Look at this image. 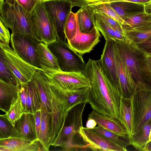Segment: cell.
<instances>
[{
  "mask_svg": "<svg viewBox=\"0 0 151 151\" xmlns=\"http://www.w3.org/2000/svg\"><path fill=\"white\" fill-rule=\"evenodd\" d=\"M83 73L91 85L89 103L91 108L101 114L118 119L121 95L100 59H89Z\"/></svg>",
  "mask_w": 151,
  "mask_h": 151,
  "instance_id": "obj_1",
  "label": "cell"
},
{
  "mask_svg": "<svg viewBox=\"0 0 151 151\" xmlns=\"http://www.w3.org/2000/svg\"><path fill=\"white\" fill-rule=\"evenodd\" d=\"M114 42L116 51L136 84L151 85V72L147 52L126 38Z\"/></svg>",
  "mask_w": 151,
  "mask_h": 151,
  "instance_id": "obj_2",
  "label": "cell"
},
{
  "mask_svg": "<svg viewBox=\"0 0 151 151\" xmlns=\"http://www.w3.org/2000/svg\"><path fill=\"white\" fill-rule=\"evenodd\" d=\"M0 20L12 33L27 35L37 40L31 13L18 4L4 1L0 7Z\"/></svg>",
  "mask_w": 151,
  "mask_h": 151,
  "instance_id": "obj_3",
  "label": "cell"
},
{
  "mask_svg": "<svg viewBox=\"0 0 151 151\" xmlns=\"http://www.w3.org/2000/svg\"><path fill=\"white\" fill-rule=\"evenodd\" d=\"M51 104L52 114L50 137V145L53 143L63 127L68 111L60 96L51 85L45 73L36 70Z\"/></svg>",
  "mask_w": 151,
  "mask_h": 151,
  "instance_id": "obj_4",
  "label": "cell"
},
{
  "mask_svg": "<svg viewBox=\"0 0 151 151\" xmlns=\"http://www.w3.org/2000/svg\"><path fill=\"white\" fill-rule=\"evenodd\" d=\"M132 96V134L137 132L151 119V85L137 84Z\"/></svg>",
  "mask_w": 151,
  "mask_h": 151,
  "instance_id": "obj_5",
  "label": "cell"
},
{
  "mask_svg": "<svg viewBox=\"0 0 151 151\" xmlns=\"http://www.w3.org/2000/svg\"><path fill=\"white\" fill-rule=\"evenodd\" d=\"M87 103H81L68 111L64 126L51 145L61 147L64 150H72L75 148L73 139L80 128L83 126L82 115Z\"/></svg>",
  "mask_w": 151,
  "mask_h": 151,
  "instance_id": "obj_6",
  "label": "cell"
},
{
  "mask_svg": "<svg viewBox=\"0 0 151 151\" xmlns=\"http://www.w3.org/2000/svg\"><path fill=\"white\" fill-rule=\"evenodd\" d=\"M47 45L56 58L61 71L83 72L86 63L82 56L70 47L68 43L57 40Z\"/></svg>",
  "mask_w": 151,
  "mask_h": 151,
  "instance_id": "obj_7",
  "label": "cell"
},
{
  "mask_svg": "<svg viewBox=\"0 0 151 151\" xmlns=\"http://www.w3.org/2000/svg\"><path fill=\"white\" fill-rule=\"evenodd\" d=\"M0 52L5 63L17 78L20 85L29 83L32 80L36 71L40 70L24 60L9 45L0 42Z\"/></svg>",
  "mask_w": 151,
  "mask_h": 151,
  "instance_id": "obj_8",
  "label": "cell"
},
{
  "mask_svg": "<svg viewBox=\"0 0 151 151\" xmlns=\"http://www.w3.org/2000/svg\"><path fill=\"white\" fill-rule=\"evenodd\" d=\"M42 2L53 24L58 40L66 42L65 29L67 18L72 11L71 3L65 0H42Z\"/></svg>",
  "mask_w": 151,
  "mask_h": 151,
  "instance_id": "obj_9",
  "label": "cell"
},
{
  "mask_svg": "<svg viewBox=\"0 0 151 151\" xmlns=\"http://www.w3.org/2000/svg\"><path fill=\"white\" fill-rule=\"evenodd\" d=\"M37 40L46 45L58 40L53 24L42 1L31 13Z\"/></svg>",
  "mask_w": 151,
  "mask_h": 151,
  "instance_id": "obj_10",
  "label": "cell"
},
{
  "mask_svg": "<svg viewBox=\"0 0 151 151\" xmlns=\"http://www.w3.org/2000/svg\"><path fill=\"white\" fill-rule=\"evenodd\" d=\"M47 76L50 84L67 91L89 87V81L83 72H65L40 69Z\"/></svg>",
  "mask_w": 151,
  "mask_h": 151,
  "instance_id": "obj_11",
  "label": "cell"
},
{
  "mask_svg": "<svg viewBox=\"0 0 151 151\" xmlns=\"http://www.w3.org/2000/svg\"><path fill=\"white\" fill-rule=\"evenodd\" d=\"M11 35L13 50L26 61L38 68L36 50L39 42L27 35L12 32Z\"/></svg>",
  "mask_w": 151,
  "mask_h": 151,
  "instance_id": "obj_12",
  "label": "cell"
},
{
  "mask_svg": "<svg viewBox=\"0 0 151 151\" xmlns=\"http://www.w3.org/2000/svg\"><path fill=\"white\" fill-rule=\"evenodd\" d=\"M78 133L87 148L93 151H127L104 136L87 127H81Z\"/></svg>",
  "mask_w": 151,
  "mask_h": 151,
  "instance_id": "obj_13",
  "label": "cell"
},
{
  "mask_svg": "<svg viewBox=\"0 0 151 151\" xmlns=\"http://www.w3.org/2000/svg\"><path fill=\"white\" fill-rule=\"evenodd\" d=\"M101 36L99 31L94 27L88 32H81L78 22L75 36L72 39L67 42L70 47L82 56L85 53L90 52L93 50L100 42Z\"/></svg>",
  "mask_w": 151,
  "mask_h": 151,
  "instance_id": "obj_14",
  "label": "cell"
},
{
  "mask_svg": "<svg viewBox=\"0 0 151 151\" xmlns=\"http://www.w3.org/2000/svg\"><path fill=\"white\" fill-rule=\"evenodd\" d=\"M115 57L119 89L121 96L126 98L130 97L136 91L137 86L136 83L116 50Z\"/></svg>",
  "mask_w": 151,
  "mask_h": 151,
  "instance_id": "obj_15",
  "label": "cell"
},
{
  "mask_svg": "<svg viewBox=\"0 0 151 151\" xmlns=\"http://www.w3.org/2000/svg\"><path fill=\"white\" fill-rule=\"evenodd\" d=\"M0 151H45L38 139L27 140L20 137L0 139Z\"/></svg>",
  "mask_w": 151,
  "mask_h": 151,
  "instance_id": "obj_16",
  "label": "cell"
},
{
  "mask_svg": "<svg viewBox=\"0 0 151 151\" xmlns=\"http://www.w3.org/2000/svg\"><path fill=\"white\" fill-rule=\"evenodd\" d=\"M105 40V44L100 59L109 78L118 88L114 40L111 39Z\"/></svg>",
  "mask_w": 151,
  "mask_h": 151,
  "instance_id": "obj_17",
  "label": "cell"
},
{
  "mask_svg": "<svg viewBox=\"0 0 151 151\" xmlns=\"http://www.w3.org/2000/svg\"><path fill=\"white\" fill-rule=\"evenodd\" d=\"M51 85L60 96L68 111L72 107L81 103H89L91 86L67 91Z\"/></svg>",
  "mask_w": 151,
  "mask_h": 151,
  "instance_id": "obj_18",
  "label": "cell"
},
{
  "mask_svg": "<svg viewBox=\"0 0 151 151\" xmlns=\"http://www.w3.org/2000/svg\"><path fill=\"white\" fill-rule=\"evenodd\" d=\"M14 127L19 137L31 140L38 139L34 114L24 113L16 122Z\"/></svg>",
  "mask_w": 151,
  "mask_h": 151,
  "instance_id": "obj_19",
  "label": "cell"
},
{
  "mask_svg": "<svg viewBox=\"0 0 151 151\" xmlns=\"http://www.w3.org/2000/svg\"><path fill=\"white\" fill-rule=\"evenodd\" d=\"M36 52L38 68L40 69L61 70L56 58L47 45L39 42Z\"/></svg>",
  "mask_w": 151,
  "mask_h": 151,
  "instance_id": "obj_20",
  "label": "cell"
},
{
  "mask_svg": "<svg viewBox=\"0 0 151 151\" xmlns=\"http://www.w3.org/2000/svg\"><path fill=\"white\" fill-rule=\"evenodd\" d=\"M93 119L99 126L121 136L128 135L119 121L112 117L101 114L93 110L88 115V119Z\"/></svg>",
  "mask_w": 151,
  "mask_h": 151,
  "instance_id": "obj_21",
  "label": "cell"
},
{
  "mask_svg": "<svg viewBox=\"0 0 151 151\" xmlns=\"http://www.w3.org/2000/svg\"><path fill=\"white\" fill-rule=\"evenodd\" d=\"M132 96L126 98L121 96L118 119L124 128L127 134L130 136L132 134Z\"/></svg>",
  "mask_w": 151,
  "mask_h": 151,
  "instance_id": "obj_22",
  "label": "cell"
},
{
  "mask_svg": "<svg viewBox=\"0 0 151 151\" xmlns=\"http://www.w3.org/2000/svg\"><path fill=\"white\" fill-rule=\"evenodd\" d=\"M122 30L125 38L146 51L151 46V25L139 30Z\"/></svg>",
  "mask_w": 151,
  "mask_h": 151,
  "instance_id": "obj_23",
  "label": "cell"
},
{
  "mask_svg": "<svg viewBox=\"0 0 151 151\" xmlns=\"http://www.w3.org/2000/svg\"><path fill=\"white\" fill-rule=\"evenodd\" d=\"M151 25V13L146 11L127 17L121 25L122 29L139 30Z\"/></svg>",
  "mask_w": 151,
  "mask_h": 151,
  "instance_id": "obj_24",
  "label": "cell"
},
{
  "mask_svg": "<svg viewBox=\"0 0 151 151\" xmlns=\"http://www.w3.org/2000/svg\"><path fill=\"white\" fill-rule=\"evenodd\" d=\"M18 86L0 79V109L6 113L14 98H17Z\"/></svg>",
  "mask_w": 151,
  "mask_h": 151,
  "instance_id": "obj_25",
  "label": "cell"
},
{
  "mask_svg": "<svg viewBox=\"0 0 151 151\" xmlns=\"http://www.w3.org/2000/svg\"><path fill=\"white\" fill-rule=\"evenodd\" d=\"M111 6L123 20L127 16L146 11L145 4L127 1L110 2Z\"/></svg>",
  "mask_w": 151,
  "mask_h": 151,
  "instance_id": "obj_26",
  "label": "cell"
},
{
  "mask_svg": "<svg viewBox=\"0 0 151 151\" xmlns=\"http://www.w3.org/2000/svg\"><path fill=\"white\" fill-rule=\"evenodd\" d=\"M24 85L27 95V113L34 114L42 107L38 90L33 78L31 81Z\"/></svg>",
  "mask_w": 151,
  "mask_h": 151,
  "instance_id": "obj_27",
  "label": "cell"
},
{
  "mask_svg": "<svg viewBox=\"0 0 151 151\" xmlns=\"http://www.w3.org/2000/svg\"><path fill=\"white\" fill-rule=\"evenodd\" d=\"M41 119L38 139L45 151L49 150L50 146V137L51 123V116L46 110L42 109Z\"/></svg>",
  "mask_w": 151,
  "mask_h": 151,
  "instance_id": "obj_28",
  "label": "cell"
},
{
  "mask_svg": "<svg viewBox=\"0 0 151 151\" xmlns=\"http://www.w3.org/2000/svg\"><path fill=\"white\" fill-rule=\"evenodd\" d=\"M151 129V119L137 132L130 136H129L130 145L138 150L144 151L149 139Z\"/></svg>",
  "mask_w": 151,
  "mask_h": 151,
  "instance_id": "obj_29",
  "label": "cell"
},
{
  "mask_svg": "<svg viewBox=\"0 0 151 151\" xmlns=\"http://www.w3.org/2000/svg\"><path fill=\"white\" fill-rule=\"evenodd\" d=\"M93 13L92 9L87 4L81 7L76 13L81 32H88L94 27L92 18Z\"/></svg>",
  "mask_w": 151,
  "mask_h": 151,
  "instance_id": "obj_30",
  "label": "cell"
},
{
  "mask_svg": "<svg viewBox=\"0 0 151 151\" xmlns=\"http://www.w3.org/2000/svg\"><path fill=\"white\" fill-rule=\"evenodd\" d=\"M90 129L104 136L127 150V147L131 145L128 135H120L99 126Z\"/></svg>",
  "mask_w": 151,
  "mask_h": 151,
  "instance_id": "obj_31",
  "label": "cell"
},
{
  "mask_svg": "<svg viewBox=\"0 0 151 151\" xmlns=\"http://www.w3.org/2000/svg\"><path fill=\"white\" fill-rule=\"evenodd\" d=\"M92 18L94 26L101 32L105 40L111 39L115 41L117 40L110 25L93 11Z\"/></svg>",
  "mask_w": 151,
  "mask_h": 151,
  "instance_id": "obj_32",
  "label": "cell"
},
{
  "mask_svg": "<svg viewBox=\"0 0 151 151\" xmlns=\"http://www.w3.org/2000/svg\"><path fill=\"white\" fill-rule=\"evenodd\" d=\"M87 4L91 8L94 12H100L105 14L119 22L121 26L123 23V20L116 13L109 3H88Z\"/></svg>",
  "mask_w": 151,
  "mask_h": 151,
  "instance_id": "obj_33",
  "label": "cell"
},
{
  "mask_svg": "<svg viewBox=\"0 0 151 151\" xmlns=\"http://www.w3.org/2000/svg\"><path fill=\"white\" fill-rule=\"evenodd\" d=\"M0 79L6 82L17 86L20 85L17 78L5 63L2 55L0 52Z\"/></svg>",
  "mask_w": 151,
  "mask_h": 151,
  "instance_id": "obj_34",
  "label": "cell"
},
{
  "mask_svg": "<svg viewBox=\"0 0 151 151\" xmlns=\"http://www.w3.org/2000/svg\"><path fill=\"white\" fill-rule=\"evenodd\" d=\"M23 113L17 98H14L9 109L5 114L3 115L14 126L16 122L21 118Z\"/></svg>",
  "mask_w": 151,
  "mask_h": 151,
  "instance_id": "obj_35",
  "label": "cell"
},
{
  "mask_svg": "<svg viewBox=\"0 0 151 151\" xmlns=\"http://www.w3.org/2000/svg\"><path fill=\"white\" fill-rule=\"evenodd\" d=\"M19 137L15 127L3 115H0V139Z\"/></svg>",
  "mask_w": 151,
  "mask_h": 151,
  "instance_id": "obj_36",
  "label": "cell"
},
{
  "mask_svg": "<svg viewBox=\"0 0 151 151\" xmlns=\"http://www.w3.org/2000/svg\"><path fill=\"white\" fill-rule=\"evenodd\" d=\"M78 22L77 14L71 11L66 22L65 33L67 41L71 40L75 36L77 29Z\"/></svg>",
  "mask_w": 151,
  "mask_h": 151,
  "instance_id": "obj_37",
  "label": "cell"
},
{
  "mask_svg": "<svg viewBox=\"0 0 151 151\" xmlns=\"http://www.w3.org/2000/svg\"><path fill=\"white\" fill-rule=\"evenodd\" d=\"M42 0H5V2L12 4L16 3L27 11L32 13L36 6Z\"/></svg>",
  "mask_w": 151,
  "mask_h": 151,
  "instance_id": "obj_38",
  "label": "cell"
},
{
  "mask_svg": "<svg viewBox=\"0 0 151 151\" xmlns=\"http://www.w3.org/2000/svg\"><path fill=\"white\" fill-rule=\"evenodd\" d=\"M17 99L24 113H27V95L24 84L18 86Z\"/></svg>",
  "mask_w": 151,
  "mask_h": 151,
  "instance_id": "obj_39",
  "label": "cell"
},
{
  "mask_svg": "<svg viewBox=\"0 0 151 151\" xmlns=\"http://www.w3.org/2000/svg\"><path fill=\"white\" fill-rule=\"evenodd\" d=\"M11 39V35H10L8 28L0 20V42L9 45Z\"/></svg>",
  "mask_w": 151,
  "mask_h": 151,
  "instance_id": "obj_40",
  "label": "cell"
},
{
  "mask_svg": "<svg viewBox=\"0 0 151 151\" xmlns=\"http://www.w3.org/2000/svg\"><path fill=\"white\" fill-rule=\"evenodd\" d=\"M95 13H96L99 16L106 20L111 26L115 27L123 31L121 26L119 23L112 17L103 13L100 12Z\"/></svg>",
  "mask_w": 151,
  "mask_h": 151,
  "instance_id": "obj_41",
  "label": "cell"
},
{
  "mask_svg": "<svg viewBox=\"0 0 151 151\" xmlns=\"http://www.w3.org/2000/svg\"><path fill=\"white\" fill-rule=\"evenodd\" d=\"M151 1V0H96L88 3H110V2L117 1H127L146 4L149 3Z\"/></svg>",
  "mask_w": 151,
  "mask_h": 151,
  "instance_id": "obj_42",
  "label": "cell"
},
{
  "mask_svg": "<svg viewBox=\"0 0 151 151\" xmlns=\"http://www.w3.org/2000/svg\"><path fill=\"white\" fill-rule=\"evenodd\" d=\"M41 109L38 110L37 111H36L35 114H34L37 134L38 139L40 127L41 122Z\"/></svg>",
  "mask_w": 151,
  "mask_h": 151,
  "instance_id": "obj_43",
  "label": "cell"
},
{
  "mask_svg": "<svg viewBox=\"0 0 151 151\" xmlns=\"http://www.w3.org/2000/svg\"><path fill=\"white\" fill-rule=\"evenodd\" d=\"M71 3L73 8L74 6L81 7L88 3L96 0H65Z\"/></svg>",
  "mask_w": 151,
  "mask_h": 151,
  "instance_id": "obj_44",
  "label": "cell"
},
{
  "mask_svg": "<svg viewBox=\"0 0 151 151\" xmlns=\"http://www.w3.org/2000/svg\"><path fill=\"white\" fill-rule=\"evenodd\" d=\"M97 123L93 119H88L86 122V127L89 129H92L95 128Z\"/></svg>",
  "mask_w": 151,
  "mask_h": 151,
  "instance_id": "obj_45",
  "label": "cell"
},
{
  "mask_svg": "<svg viewBox=\"0 0 151 151\" xmlns=\"http://www.w3.org/2000/svg\"><path fill=\"white\" fill-rule=\"evenodd\" d=\"M144 151H151V141L147 143L144 149Z\"/></svg>",
  "mask_w": 151,
  "mask_h": 151,
  "instance_id": "obj_46",
  "label": "cell"
},
{
  "mask_svg": "<svg viewBox=\"0 0 151 151\" xmlns=\"http://www.w3.org/2000/svg\"><path fill=\"white\" fill-rule=\"evenodd\" d=\"M145 8L147 12L151 13V1L145 4Z\"/></svg>",
  "mask_w": 151,
  "mask_h": 151,
  "instance_id": "obj_47",
  "label": "cell"
},
{
  "mask_svg": "<svg viewBox=\"0 0 151 151\" xmlns=\"http://www.w3.org/2000/svg\"><path fill=\"white\" fill-rule=\"evenodd\" d=\"M147 59L149 67L151 72V53L147 52Z\"/></svg>",
  "mask_w": 151,
  "mask_h": 151,
  "instance_id": "obj_48",
  "label": "cell"
},
{
  "mask_svg": "<svg viewBox=\"0 0 151 151\" xmlns=\"http://www.w3.org/2000/svg\"><path fill=\"white\" fill-rule=\"evenodd\" d=\"M151 141V129L150 130V132L149 136V139H148V142H150Z\"/></svg>",
  "mask_w": 151,
  "mask_h": 151,
  "instance_id": "obj_49",
  "label": "cell"
},
{
  "mask_svg": "<svg viewBox=\"0 0 151 151\" xmlns=\"http://www.w3.org/2000/svg\"><path fill=\"white\" fill-rule=\"evenodd\" d=\"M5 0H0V7L2 6Z\"/></svg>",
  "mask_w": 151,
  "mask_h": 151,
  "instance_id": "obj_50",
  "label": "cell"
},
{
  "mask_svg": "<svg viewBox=\"0 0 151 151\" xmlns=\"http://www.w3.org/2000/svg\"><path fill=\"white\" fill-rule=\"evenodd\" d=\"M146 51L148 52L151 53V46L148 48Z\"/></svg>",
  "mask_w": 151,
  "mask_h": 151,
  "instance_id": "obj_51",
  "label": "cell"
}]
</instances>
